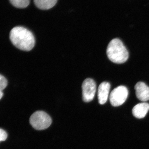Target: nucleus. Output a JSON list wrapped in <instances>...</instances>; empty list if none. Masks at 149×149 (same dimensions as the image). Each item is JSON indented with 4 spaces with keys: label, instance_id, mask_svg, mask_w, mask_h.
<instances>
[{
    "label": "nucleus",
    "instance_id": "obj_1",
    "mask_svg": "<svg viewBox=\"0 0 149 149\" xmlns=\"http://www.w3.org/2000/svg\"><path fill=\"white\" fill-rule=\"evenodd\" d=\"M10 39L14 45L21 50L28 52L31 50L35 45V38L32 32L21 26L12 29Z\"/></svg>",
    "mask_w": 149,
    "mask_h": 149
},
{
    "label": "nucleus",
    "instance_id": "obj_10",
    "mask_svg": "<svg viewBox=\"0 0 149 149\" xmlns=\"http://www.w3.org/2000/svg\"><path fill=\"white\" fill-rule=\"evenodd\" d=\"M11 3L19 8H24L29 6L30 0H9Z\"/></svg>",
    "mask_w": 149,
    "mask_h": 149
},
{
    "label": "nucleus",
    "instance_id": "obj_7",
    "mask_svg": "<svg viewBox=\"0 0 149 149\" xmlns=\"http://www.w3.org/2000/svg\"><path fill=\"white\" fill-rule=\"evenodd\" d=\"M110 87V83L107 82H102L99 86L98 89V99L99 103L100 104H104L107 102Z\"/></svg>",
    "mask_w": 149,
    "mask_h": 149
},
{
    "label": "nucleus",
    "instance_id": "obj_11",
    "mask_svg": "<svg viewBox=\"0 0 149 149\" xmlns=\"http://www.w3.org/2000/svg\"><path fill=\"white\" fill-rule=\"evenodd\" d=\"M8 85L7 79L3 76L0 74V91H2L5 89Z\"/></svg>",
    "mask_w": 149,
    "mask_h": 149
},
{
    "label": "nucleus",
    "instance_id": "obj_13",
    "mask_svg": "<svg viewBox=\"0 0 149 149\" xmlns=\"http://www.w3.org/2000/svg\"><path fill=\"white\" fill-rule=\"evenodd\" d=\"M3 93L2 91H0V100L2 98L3 96Z\"/></svg>",
    "mask_w": 149,
    "mask_h": 149
},
{
    "label": "nucleus",
    "instance_id": "obj_3",
    "mask_svg": "<svg viewBox=\"0 0 149 149\" xmlns=\"http://www.w3.org/2000/svg\"><path fill=\"white\" fill-rule=\"evenodd\" d=\"M29 122L36 130H43L50 126L52 120L50 116L45 112L37 111L32 115Z\"/></svg>",
    "mask_w": 149,
    "mask_h": 149
},
{
    "label": "nucleus",
    "instance_id": "obj_5",
    "mask_svg": "<svg viewBox=\"0 0 149 149\" xmlns=\"http://www.w3.org/2000/svg\"><path fill=\"white\" fill-rule=\"evenodd\" d=\"M82 90L83 101L85 102H89L92 101L95 95V82L93 79L87 78L83 82Z\"/></svg>",
    "mask_w": 149,
    "mask_h": 149
},
{
    "label": "nucleus",
    "instance_id": "obj_9",
    "mask_svg": "<svg viewBox=\"0 0 149 149\" xmlns=\"http://www.w3.org/2000/svg\"><path fill=\"white\" fill-rule=\"evenodd\" d=\"M35 6L44 10L50 9L55 6L58 0H34Z\"/></svg>",
    "mask_w": 149,
    "mask_h": 149
},
{
    "label": "nucleus",
    "instance_id": "obj_8",
    "mask_svg": "<svg viewBox=\"0 0 149 149\" xmlns=\"http://www.w3.org/2000/svg\"><path fill=\"white\" fill-rule=\"evenodd\" d=\"M149 110V104L144 102L136 105L132 109V113L136 118L141 119L146 116Z\"/></svg>",
    "mask_w": 149,
    "mask_h": 149
},
{
    "label": "nucleus",
    "instance_id": "obj_4",
    "mask_svg": "<svg viewBox=\"0 0 149 149\" xmlns=\"http://www.w3.org/2000/svg\"><path fill=\"white\" fill-rule=\"evenodd\" d=\"M128 89L124 86H119L113 89L110 95V102L113 106L118 107L125 102L128 97Z\"/></svg>",
    "mask_w": 149,
    "mask_h": 149
},
{
    "label": "nucleus",
    "instance_id": "obj_6",
    "mask_svg": "<svg viewBox=\"0 0 149 149\" xmlns=\"http://www.w3.org/2000/svg\"><path fill=\"white\" fill-rule=\"evenodd\" d=\"M136 97L141 101L149 100V87L143 82H138L135 86Z\"/></svg>",
    "mask_w": 149,
    "mask_h": 149
},
{
    "label": "nucleus",
    "instance_id": "obj_12",
    "mask_svg": "<svg viewBox=\"0 0 149 149\" xmlns=\"http://www.w3.org/2000/svg\"><path fill=\"white\" fill-rule=\"evenodd\" d=\"M8 137L7 133L5 130L0 129V142L5 141Z\"/></svg>",
    "mask_w": 149,
    "mask_h": 149
},
{
    "label": "nucleus",
    "instance_id": "obj_2",
    "mask_svg": "<svg viewBox=\"0 0 149 149\" xmlns=\"http://www.w3.org/2000/svg\"><path fill=\"white\" fill-rule=\"evenodd\" d=\"M107 54L111 61L116 63H124L128 58V52L122 41L115 38L110 42L107 46Z\"/></svg>",
    "mask_w": 149,
    "mask_h": 149
}]
</instances>
